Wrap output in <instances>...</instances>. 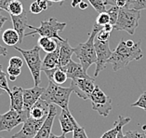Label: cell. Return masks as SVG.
I'll list each match as a JSON object with an SVG mask.
<instances>
[{
    "label": "cell",
    "mask_w": 146,
    "mask_h": 138,
    "mask_svg": "<svg viewBox=\"0 0 146 138\" xmlns=\"http://www.w3.org/2000/svg\"><path fill=\"white\" fill-rule=\"evenodd\" d=\"M35 1L37 2V4L39 5V7H40V9H42V11H44V10H47L48 7L52 5V3L49 2L48 0H35Z\"/></svg>",
    "instance_id": "8d00e7d4"
},
{
    "label": "cell",
    "mask_w": 146,
    "mask_h": 138,
    "mask_svg": "<svg viewBox=\"0 0 146 138\" xmlns=\"http://www.w3.org/2000/svg\"><path fill=\"white\" fill-rule=\"evenodd\" d=\"M18 51L21 52L24 58V61L26 62L28 68L30 69L32 74L35 86H39L41 82V71H42V61L40 59V49L41 48L39 46H35L31 49H23L20 47H13Z\"/></svg>",
    "instance_id": "5b68a950"
},
{
    "label": "cell",
    "mask_w": 146,
    "mask_h": 138,
    "mask_svg": "<svg viewBox=\"0 0 146 138\" xmlns=\"http://www.w3.org/2000/svg\"><path fill=\"white\" fill-rule=\"evenodd\" d=\"M30 12L33 14H39L42 12V9H40V7L37 4L36 1L33 2L30 6Z\"/></svg>",
    "instance_id": "74e56055"
},
{
    "label": "cell",
    "mask_w": 146,
    "mask_h": 138,
    "mask_svg": "<svg viewBox=\"0 0 146 138\" xmlns=\"http://www.w3.org/2000/svg\"><path fill=\"white\" fill-rule=\"evenodd\" d=\"M131 120L130 118H125V117L119 116L117 120L113 124V127L112 129H110L106 133H104L101 136V138H117V134H118L119 131L123 129V127L127 124Z\"/></svg>",
    "instance_id": "7402d4cb"
},
{
    "label": "cell",
    "mask_w": 146,
    "mask_h": 138,
    "mask_svg": "<svg viewBox=\"0 0 146 138\" xmlns=\"http://www.w3.org/2000/svg\"><path fill=\"white\" fill-rule=\"evenodd\" d=\"M49 2H60V4H62V3L63 2V1H65V0H48Z\"/></svg>",
    "instance_id": "7dc6e473"
},
{
    "label": "cell",
    "mask_w": 146,
    "mask_h": 138,
    "mask_svg": "<svg viewBox=\"0 0 146 138\" xmlns=\"http://www.w3.org/2000/svg\"><path fill=\"white\" fill-rule=\"evenodd\" d=\"M45 90V88L39 86H35L34 88H30V89H23V110L26 111L30 115L31 108L41 98Z\"/></svg>",
    "instance_id": "7c38bea8"
},
{
    "label": "cell",
    "mask_w": 146,
    "mask_h": 138,
    "mask_svg": "<svg viewBox=\"0 0 146 138\" xmlns=\"http://www.w3.org/2000/svg\"><path fill=\"white\" fill-rule=\"evenodd\" d=\"M113 29V25L111 23L105 24V25L102 27V30H104L105 32H108V33H111Z\"/></svg>",
    "instance_id": "60d3db41"
},
{
    "label": "cell",
    "mask_w": 146,
    "mask_h": 138,
    "mask_svg": "<svg viewBox=\"0 0 146 138\" xmlns=\"http://www.w3.org/2000/svg\"><path fill=\"white\" fill-rule=\"evenodd\" d=\"M11 1H13V0H0V9H3V10L8 11L9 5L10 4V2Z\"/></svg>",
    "instance_id": "f35d334b"
},
{
    "label": "cell",
    "mask_w": 146,
    "mask_h": 138,
    "mask_svg": "<svg viewBox=\"0 0 146 138\" xmlns=\"http://www.w3.org/2000/svg\"><path fill=\"white\" fill-rule=\"evenodd\" d=\"M28 118H30V115L26 111L18 112L10 108L5 114H0V132H10Z\"/></svg>",
    "instance_id": "ba28073f"
},
{
    "label": "cell",
    "mask_w": 146,
    "mask_h": 138,
    "mask_svg": "<svg viewBox=\"0 0 146 138\" xmlns=\"http://www.w3.org/2000/svg\"><path fill=\"white\" fill-rule=\"evenodd\" d=\"M45 119H35L30 117L23 123V128L12 135L11 138H34L41 128Z\"/></svg>",
    "instance_id": "8fae6325"
},
{
    "label": "cell",
    "mask_w": 146,
    "mask_h": 138,
    "mask_svg": "<svg viewBox=\"0 0 146 138\" xmlns=\"http://www.w3.org/2000/svg\"><path fill=\"white\" fill-rule=\"evenodd\" d=\"M90 2V4L93 7V9L99 13L106 11V6L103 2V0H88Z\"/></svg>",
    "instance_id": "83f0119b"
},
{
    "label": "cell",
    "mask_w": 146,
    "mask_h": 138,
    "mask_svg": "<svg viewBox=\"0 0 146 138\" xmlns=\"http://www.w3.org/2000/svg\"><path fill=\"white\" fill-rule=\"evenodd\" d=\"M8 55V49L2 45H0V56H7Z\"/></svg>",
    "instance_id": "b9f144b4"
},
{
    "label": "cell",
    "mask_w": 146,
    "mask_h": 138,
    "mask_svg": "<svg viewBox=\"0 0 146 138\" xmlns=\"http://www.w3.org/2000/svg\"><path fill=\"white\" fill-rule=\"evenodd\" d=\"M126 45L127 46V47H133V46L135 45V42L131 39H129V40L126 41Z\"/></svg>",
    "instance_id": "bcb514c9"
},
{
    "label": "cell",
    "mask_w": 146,
    "mask_h": 138,
    "mask_svg": "<svg viewBox=\"0 0 146 138\" xmlns=\"http://www.w3.org/2000/svg\"><path fill=\"white\" fill-rule=\"evenodd\" d=\"M96 23L102 27L104 26L105 24L110 23V17H109V14L107 13V11L100 13L99 16L97 17V19H96Z\"/></svg>",
    "instance_id": "1f68e13d"
},
{
    "label": "cell",
    "mask_w": 146,
    "mask_h": 138,
    "mask_svg": "<svg viewBox=\"0 0 146 138\" xmlns=\"http://www.w3.org/2000/svg\"><path fill=\"white\" fill-rule=\"evenodd\" d=\"M110 34L108 32H105L104 30H101L98 33V35L96 36V39H98L100 41H109V37H110Z\"/></svg>",
    "instance_id": "d590c367"
},
{
    "label": "cell",
    "mask_w": 146,
    "mask_h": 138,
    "mask_svg": "<svg viewBox=\"0 0 146 138\" xmlns=\"http://www.w3.org/2000/svg\"><path fill=\"white\" fill-rule=\"evenodd\" d=\"M10 17H11L13 29L17 32L20 37L19 44H23V40L24 37H25V30H26V28H28L27 27V25H28L27 12L24 10V11L22 14H20V15H18V16L10 15Z\"/></svg>",
    "instance_id": "9a60e30c"
},
{
    "label": "cell",
    "mask_w": 146,
    "mask_h": 138,
    "mask_svg": "<svg viewBox=\"0 0 146 138\" xmlns=\"http://www.w3.org/2000/svg\"><path fill=\"white\" fill-rule=\"evenodd\" d=\"M7 73L9 76V79L11 81H15L17 77H19L22 73V70L21 68H18V67H14V66H10L9 65L8 68H7Z\"/></svg>",
    "instance_id": "4dcf8cb0"
},
{
    "label": "cell",
    "mask_w": 146,
    "mask_h": 138,
    "mask_svg": "<svg viewBox=\"0 0 146 138\" xmlns=\"http://www.w3.org/2000/svg\"><path fill=\"white\" fill-rule=\"evenodd\" d=\"M56 115H57L56 105H49V111H48L47 118H46L44 123L42 124L41 128L39 129L36 135L34 138H49L50 137L51 129H52L53 122H54Z\"/></svg>",
    "instance_id": "4fadbf2b"
},
{
    "label": "cell",
    "mask_w": 146,
    "mask_h": 138,
    "mask_svg": "<svg viewBox=\"0 0 146 138\" xmlns=\"http://www.w3.org/2000/svg\"><path fill=\"white\" fill-rule=\"evenodd\" d=\"M46 75H47L48 80L53 81L57 85H62L63 83H65V81L67 80V75L64 72L62 67H56L54 69H49V70H44L43 71Z\"/></svg>",
    "instance_id": "44dd1931"
},
{
    "label": "cell",
    "mask_w": 146,
    "mask_h": 138,
    "mask_svg": "<svg viewBox=\"0 0 146 138\" xmlns=\"http://www.w3.org/2000/svg\"><path fill=\"white\" fill-rule=\"evenodd\" d=\"M73 138H88L85 131V127L80 126L77 123L73 131Z\"/></svg>",
    "instance_id": "f546056e"
},
{
    "label": "cell",
    "mask_w": 146,
    "mask_h": 138,
    "mask_svg": "<svg viewBox=\"0 0 146 138\" xmlns=\"http://www.w3.org/2000/svg\"><path fill=\"white\" fill-rule=\"evenodd\" d=\"M0 88L4 90L6 93H8L9 95L11 94V90L9 89L8 79H7V74L3 71V67L0 65Z\"/></svg>",
    "instance_id": "484cf974"
},
{
    "label": "cell",
    "mask_w": 146,
    "mask_h": 138,
    "mask_svg": "<svg viewBox=\"0 0 146 138\" xmlns=\"http://www.w3.org/2000/svg\"><path fill=\"white\" fill-rule=\"evenodd\" d=\"M95 51H96V69L94 72V77L96 79L100 73L105 69L106 65L108 63V60L112 55V51L109 47V41H100L95 38L94 41Z\"/></svg>",
    "instance_id": "9c48e42d"
},
{
    "label": "cell",
    "mask_w": 146,
    "mask_h": 138,
    "mask_svg": "<svg viewBox=\"0 0 146 138\" xmlns=\"http://www.w3.org/2000/svg\"><path fill=\"white\" fill-rule=\"evenodd\" d=\"M102 29V26L99 25L95 22L93 26H92L91 32L88 35V40L84 43H79L74 48V54L76 55V57L80 61V65L86 72L90 68V66H91L93 63H96V61H97L94 41L96 36Z\"/></svg>",
    "instance_id": "7a4b0ae2"
},
{
    "label": "cell",
    "mask_w": 146,
    "mask_h": 138,
    "mask_svg": "<svg viewBox=\"0 0 146 138\" xmlns=\"http://www.w3.org/2000/svg\"><path fill=\"white\" fill-rule=\"evenodd\" d=\"M58 46H59V40L50 38V39L48 41V43L42 48V49H43L45 52H47V53H49V52L54 51L55 49L58 48Z\"/></svg>",
    "instance_id": "f1b7e54d"
},
{
    "label": "cell",
    "mask_w": 146,
    "mask_h": 138,
    "mask_svg": "<svg viewBox=\"0 0 146 138\" xmlns=\"http://www.w3.org/2000/svg\"><path fill=\"white\" fill-rule=\"evenodd\" d=\"M24 11L23 3L19 1V0H13L10 2L9 5V10L8 12L12 16H18L20 14H22Z\"/></svg>",
    "instance_id": "cb8c5ba5"
},
{
    "label": "cell",
    "mask_w": 146,
    "mask_h": 138,
    "mask_svg": "<svg viewBox=\"0 0 146 138\" xmlns=\"http://www.w3.org/2000/svg\"><path fill=\"white\" fill-rule=\"evenodd\" d=\"M49 105L48 102H46L43 99L39 100L33 105V107L30 110V117L35 119H43L47 118L49 111Z\"/></svg>",
    "instance_id": "ac0fdd59"
},
{
    "label": "cell",
    "mask_w": 146,
    "mask_h": 138,
    "mask_svg": "<svg viewBox=\"0 0 146 138\" xmlns=\"http://www.w3.org/2000/svg\"><path fill=\"white\" fill-rule=\"evenodd\" d=\"M74 53V48L71 47L67 39L60 41V52H59V66L63 67L72 61V56Z\"/></svg>",
    "instance_id": "e0dca14e"
},
{
    "label": "cell",
    "mask_w": 146,
    "mask_h": 138,
    "mask_svg": "<svg viewBox=\"0 0 146 138\" xmlns=\"http://www.w3.org/2000/svg\"><path fill=\"white\" fill-rule=\"evenodd\" d=\"M117 138H146V133H142L137 131H127V133H123V129H121L117 134Z\"/></svg>",
    "instance_id": "d4e9b609"
},
{
    "label": "cell",
    "mask_w": 146,
    "mask_h": 138,
    "mask_svg": "<svg viewBox=\"0 0 146 138\" xmlns=\"http://www.w3.org/2000/svg\"><path fill=\"white\" fill-rule=\"evenodd\" d=\"M143 57L141 41L135 43L133 47H127L126 45V40L122 38L115 49L112 52V55L108 60V63H111L113 70L115 72L127 66V65L132 61H138Z\"/></svg>",
    "instance_id": "6da1fadb"
},
{
    "label": "cell",
    "mask_w": 146,
    "mask_h": 138,
    "mask_svg": "<svg viewBox=\"0 0 146 138\" xmlns=\"http://www.w3.org/2000/svg\"><path fill=\"white\" fill-rule=\"evenodd\" d=\"M59 121L60 124V128H62V133H68L73 132L74 127L77 124V121L74 116L71 114V112L68 109H62L60 115H59Z\"/></svg>",
    "instance_id": "5bb4252c"
},
{
    "label": "cell",
    "mask_w": 146,
    "mask_h": 138,
    "mask_svg": "<svg viewBox=\"0 0 146 138\" xmlns=\"http://www.w3.org/2000/svg\"><path fill=\"white\" fill-rule=\"evenodd\" d=\"M66 24V23H60L54 18H50L48 21H41L39 27H35L33 25L28 24L27 27L29 29L33 30V32L25 33V37L33 36V35H39L40 37H45L52 38V39H57L59 41H63L64 39L60 37L59 33L64 30Z\"/></svg>",
    "instance_id": "277c9868"
},
{
    "label": "cell",
    "mask_w": 146,
    "mask_h": 138,
    "mask_svg": "<svg viewBox=\"0 0 146 138\" xmlns=\"http://www.w3.org/2000/svg\"><path fill=\"white\" fill-rule=\"evenodd\" d=\"M131 107H140V108H142V109H144V110H146V91H144V93L139 97V99L134 103V104L131 105Z\"/></svg>",
    "instance_id": "d6a6232c"
},
{
    "label": "cell",
    "mask_w": 146,
    "mask_h": 138,
    "mask_svg": "<svg viewBox=\"0 0 146 138\" xmlns=\"http://www.w3.org/2000/svg\"><path fill=\"white\" fill-rule=\"evenodd\" d=\"M49 138H66V136H65V134H64V133L60 134V135H56V134H54V133H51L50 137H49Z\"/></svg>",
    "instance_id": "f6af8a7d"
},
{
    "label": "cell",
    "mask_w": 146,
    "mask_h": 138,
    "mask_svg": "<svg viewBox=\"0 0 146 138\" xmlns=\"http://www.w3.org/2000/svg\"><path fill=\"white\" fill-rule=\"evenodd\" d=\"M0 138H3V137H0Z\"/></svg>",
    "instance_id": "681fc988"
},
{
    "label": "cell",
    "mask_w": 146,
    "mask_h": 138,
    "mask_svg": "<svg viewBox=\"0 0 146 138\" xmlns=\"http://www.w3.org/2000/svg\"><path fill=\"white\" fill-rule=\"evenodd\" d=\"M95 77H87V79H73L71 81V88L73 89V93H76L79 98L83 100L90 99L91 93L96 87Z\"/></svg>",
    "instance_id": "30bf717a"
},
{
    "label": "cell",
    "mask_w": 146,
    "mask_h": 138,
    "mask_svg": "<svg viewBox=\"0 0 146 138\" xmlns=\"http://www.w3.org/2000/svg\"><path fill=\"white\" fill-rule=\"evenodd\" d=\"M9 65L18 67V68H22L23 65V61L22 58L19 57V56H13V57L9 59Z\"/></svg>",
    "instance_id": "836d02e7"
},
{
    "label": "cell",
    "mask_w": 146,
    "mask_h": 138,
    "mask_svg": "<svg viewBox=\"0 0 146 138\" xmlns=\"http://www.w3.org/2000/svg\"><path fill=\"white\" fill-rule=\"evenodd\" d=\"M59 52H60V41L59 46L54 51L47 53L42 61V71L44 70L54 69L59 66Z\"/></svg>",
    "instance_id": "ffe728a7"
},
{
    "label": "cell",
    "mask_w": 146,
    "mask_h": 138,
    "mask_svg": "<svg viewBox=\"0 0 146 138\" xmlns=\"http://www.w3.org/2000/svg\"><path fill=\"white\" fill-rule=\"evenodd\" d=\"M79 9H82V10H85V9H88V4L87 2H84V1H82L80 4H79Z\"/></svg>",
    "instance_id": "7bdbcfd3"
},
{
    "label": "cell",
    "mask_w": 146,
    "mask_h": 138,
    "mask_svg": "<svg viewBox=\"0 0 146 138\" xmlns=\"http://www.w3.org/2000/svg\"><path fill=\"white\" fill-rule=\"evenodd\" d=\"M10 99V108L18 112L23 110V88L14 86L11 89V94L9 95Z\"/></svg>",
    "instance_id": "d6986e66"
},
{
    "label": "cell",
    "mask_w": 146,
    "mask_h": 138,
    "mask_svg": "<svg viewBox=\"0 0 146 138\" xmlns=\"http://www.w3.org/2000/svg\"><path fill=\"white\" fill-rule=\"evenodd\" d=\"M107 13L109 14L110 17V23L115 25V23H116L117 18H118V14L120 11V9L116 6H111V8L106 10Z\"/></svg>",
    "instance_id": "4316f807"
},
{
    "label": "cell",
    "mask_w": 146,
    "mask_h": 138,
    "mask_svg": "<svg viewBox=\"0 0 146 138\" xmlns=\"http://www.w3.org/2000/svg\"><path fill=\"white\" fill-rule=\"evenodd\" d=\"M90 100L91 102L92 109L97 111L100 116L107 117L112 111V99L105 94L98 85H96Z\"/></svg>",
    "instance_id": "52a82bcc"
},
{
    "label": "cell",
    "mask_w": 146,
    "mask_h": 138,
    "mask_svg": "<svg viewBox=\"0 0 146 138\" xmlns=\"http://www.w3.org/2000/svg\"><path fill=\"white\" fill-rule=\"evenodd\" d=\"M0 11H1V9H0ZM8 21V18L5 16H3L1 12H0V31L2 30V28H3V25H4V23Z\"/></svg>",
    "instance_id": "ab89813d"
},
{
    "label": "cell",
    "mask_w": 146,
    "mask_h": 138,
    "mask_svg": "<svg viewBox=\"0 0 146 138\" xmlns=\"http://www.w3.org/2000/svg\"><path fill=\"white\" fill-rule=\"evenodd\" d=\"M66 73L67 77L71 79H87L90 77L88 73L83 69V67L80 63H74L73 60L70 61V63L67 65L62 67Z\"/></svg>",
    "instance_id": "2e32d148"
},
{
    "label": "cell",
    "mask_w": 146,
    "mask_h": 138,
    "mask_svg": "<svg viewBox=\"0 0 146 138\" xmlns=\"http://www.w3.org/2000/svg\"><path fill=\"white\" fill-rule=\"evenodd\" d=\"M73 93V89L71 87L63 88L57 85L53 81H48L47 89L45 90L41 96L49 105H56L62 109H68L70 96Z\"/></svg>",
    "instance_id": "3957f363"
},
{
    "label": "cell",
    "mask_w": 146,
    "mask_h": 138,
    "mask_svg": "<svg viewBox=\"0 0 146 138\" xmlns=\"http://www.w3.org/2000/svg\"><path fill=\"white\" fill-rule=\"evenodd\" d=\"M2 40L7 46H16L17 43H19L20 37L17 32L14 29H6L2 33Z\"/></svg>",
    "instance_id": "603a6c76"
},
{
    "label": "cell",
    "mask_w": 146,
    "mask_h": 138,
    "mask_svg": "<svg viewBox=\"0 0 146 138\" xmlns=\"http://www.w3.org/2000/svg\"><path fill=\"white\" fill-rule=\"evenodd\" d=\"M140 18V10L130 8L120 9L118 18L113 25V29L117 31H126L129 35H134L139 25Z\"/></svg>",
    "instance_id": "8992f818"
},
{
    "label": "cell",
    "mask_w": 146,
    "mask_h": 138,
    "mask_svg": "<svg viewBox=\"0 0 146 138\" xmlns=\"http://www.w3.org/2000/svg\"><path fill=\"white\" fill-rule=\"evenodd\" d=\"M130 9H134L137 10L146 9V0H135L133 4L131 5Z\"/></svg>",
    "instance_id": "e575fe53"
},
{
    "label": "cell",
    "mask_w": 146,
    "mask_h": 138,
    "mask_svg": "<svg viewBox=\"0 0 146 138\" xmlns=\"http://www.w3.org/2000/svg\"><path fill=\"white\" fill-rule=\"evenodd\" d=\"M82 1H83V0H73L72 3H71V5H72L73 8H76L77 6H79V4Z\"/></svg>",
    "instance_id": "ee69618b"
},
{
    "label": "cell",
    "mask_w": 146,
    "mask_h": 138,
    "mask_svg": "<svg viewBox=\"0 0 146 138\" xmlns=\"http://www.w3.org/2000/svg\"><path fill=\"white\" fill-rule=\"evenodd\" d=\"M4 93H5V91L3 90V89H1V88H0V95H2Z\"/></svg>",
    "instance_id": "c3c4849f"
}]
</instances>
